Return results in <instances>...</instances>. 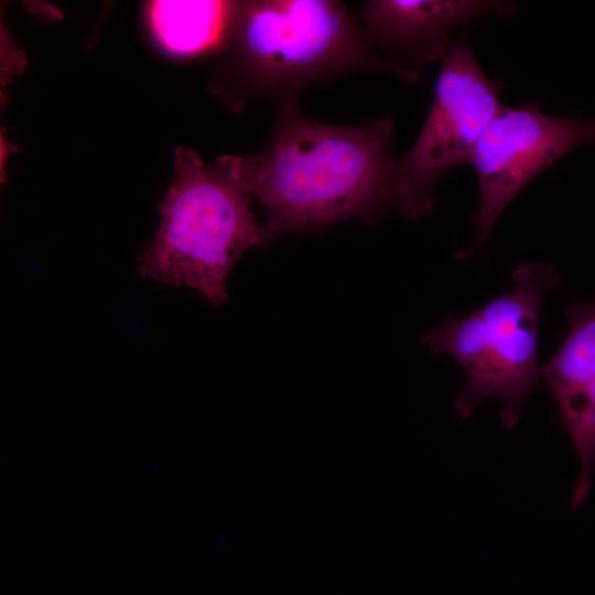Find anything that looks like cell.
Instances as JSON below:
<instances>
[{
  "instance_id": "1",
  "label": "cell",
  "mask_w": 595,
  "mask_h": 595,
  "mask_svg": "<svg viewBox=\"0 0 595 595\" xmlns=\"http://www.w3.org/2000/svg\"><path fill=\"white\" fill-rule=\"evenodd\" d=\"M278 108L271 138L260 151L215 160L267 209L262 225L269 241L350 219L374 225L392 209L400 212L403 188L391 151L392 118L329 125L306 118L298 97Z\"/></svg>"
},
{
  "instance_id": "2",
  "label": "cell",
  "mask_w": 595,
  "mask_h": 595,
  "mask_svg": "<svg viewBox=\"0 0 595 595\" xmlns=\"http://www.w3.org/2000/svg\"><path fill=\"white\" fill-rule=\"evenodd\" d=\"M358 71L418 79L378 54L357 15L339 1L249 0L241 1L206 86L238 115L258 101L279 107L306 85Z\"/></svg>"
},
{
  "instance_id": "3",
  "label": "cell",
  "mask_w": 595,
  "mask_h": 595,
  "mask_svg": "<svg viewBox=\"0 0 595 595\" xmlns=\"http://www.w3.org/2000/svg\"><path fill=\"white\" fill-rule=\"evenodd\" d=\"M160 213L155 236L139 257V273L194 289L214 306L226 301L238 258L270 242L251 197L218 164L205 163L188 147L174 150L173 176Z\"/></svg>"
},
{
  "instance_id": "4",
  "label": "cell",
  "mask_w": 595,
  "mask_h": 595,
  "mask_svg": "<svg viewBox=\"0 0 595 595\" xmlns=\"http://www.w3.org/2000/svg\"><path fill=\"white\" fill-rule=\"evenodd\" d=\"M513 286L476 311L447 315L421 337L435 354L454 357L465 371L454 407L468 418L484 400L501 405L500 421L515 426L527 398L541 376L538 363L539 325L544 298L561 278L548 262L518 264Z\"/></svg>"
},
{
  "instance_id": "5",
  "label": "cell",
  "mask_w": 595,
  "mask_h": 595,
  "mask_svg": "<svg viewBox=\"0 0 595 595\" xmlns=\"http://www.w3.org/2000/svg\"><path fill=\"white\" fill-rule=\"evenodd\" d=\"M501 82L478 66L465 36L442 57L429 115L411 149L398 156L403 188L400 213L405 218L430 214L434 187L451 167L469 163L474 147L500 109Z\"/></svg>"
},
{
  "instance_id": "6",
  "label": "cell",
  "mask_w": 595,
  "mask_h": 595,
  "mask_svg": "<svg viewBox=\"0 0 595 595\" xmlns=\"http://www.w3.org/2000/svg\"><path fill=\"white\" fill-rule=\"evenodd\" d=\"M594 123L580 115L551 117L529 101L500 107L479 136L469 164L479 185L475 240L456 255L469 259L484 248L499 215L541 171L575 147L594 139Z\"/></svg>"
},
{
  "instance_id": "7",
  "label": "cell",
  "mask_w": 595,
  "mask_h": 595,
  "mask_svg": "<svg viewBox=\"0 0 595 595\" xmlns=\"http://www.w3.org/2000/svg\"><path fill=\"white\" fill-rule=\"evenodd\" d=\"M513 9L510 1L493 0H371L357 18L374 48L380 46L386 60L419 76L422 63L445 55L459 24Z\"/></svg>"
},
{
  "instance_id": "8",
  "label": "cell",
  "mask_w": 595,
  "mask_h": 595,
  "mask_svg": "<svg viewBox=\"0 0 595 595\" xmlns=\"http://www.w3.org/2000/svg\"><path fill=\"white\" fill-rule=\"evenodd\" d=\"M567 326L561 346L541 375L559 408L580 458V478L572 507H580L591 489L595 456V306L576 301L565 312Z\"/></svg>"
},
{
  "instance_id": "9",
  "label": "cell",
  "mask_w": 595,
  "mask_h": 595,
  "mask_svg": "<svg viewBox=\"0 0 595 595\" xmlns=\"http://www.w3.org/2000/svg\"><path fill=\"white\" fill-rule=\"evenodd\" d=\"M241 1H145L142 14L153 45L169 58L216 57L228 42Z\"/></svg>"
},
{
  "instance_id": "10",
  "label": "cell",
  "mask_w": 595,
  "mask_h": 595,
  "mask_svg": "<svg viewBox=\"0 0 595 595\" xmlns=\"http://www.w3.org/2000/svg\"><path fill=\"white\" fill-rule=\"evenodd\" d=\"M0 4V90L15 80L28 67V57L2 21Z\"/></svg>"
},
{
  "instance_id": "11",
  "label": "cell",
  "mask_w": 595,
  "mask_h": 595,
  "mask_svg": "<svg viewBox=\"0 0 595 595\" xmlns=\"http://www.w3.org/2000/svg\"><path fill=\"white\" fill-rule=\"evenodd\" d=\"M8 102V96L6 90H0V112L4 109ZM15 150V145L12 144L6 137L4 128L0 123V186L4 182L6 175V161L9 153Z\"/></svg>"
}]
</instances>
